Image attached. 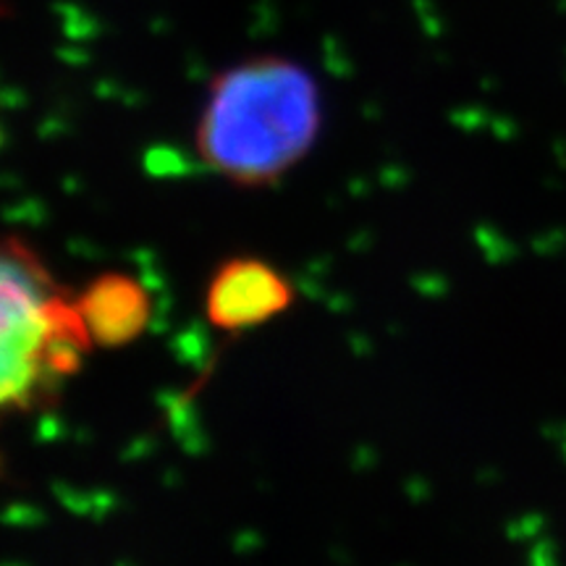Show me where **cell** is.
I'll return each instance as SVG.
<instances>
[{
	"mask_svg": "<svg viewBox=\"0 0 566 566\" xmlns=\"http://www.w3.org/2000/svg\"><path fill=\"white\" fill-rule=\"evenodd\" d=\"M323 129V92L304 63L252 55L208 84L195 147L205 168L233 187L279 184L313 153Z\"/></svg>",
	"mask_w": 566,
	"mask_h": 566,
	"instance_id": "1",
	"label": "cell"
},
{
	"mask_svg": "<svg viewBox=\"0 0 566 566\" xmlns=\"http://www.w3.org/2000/svg\"><path fill=\"white\" fill-rule=\"evenodd\" d=\"M92 349L76 294L30 244L0 239V420L51 405Z\"/></svg>",
	"mask_w": 566,
	"mask_h": 566,
	"instance_id": "2",
	"label": "cell"
},
{
	"mask_svg": "<svg viewBox=\"0 0 566 566\" xmlns=\"http://www.w3.org/2000/svg\"><path fill=\"white\" fill-rule=\"evenodd\" d=\"M296 300L294 283L263 258L223 260L205 289V317L212 328L226 334L260 328L292 307Z\"/></svg>",
	"mask_w": 566,
	"mask_h": 566,
	"instance_id": "3",
	"label": "cell"
},
{
	"mask_svg": "<svg viewBox=\"0 0 566 566\" xmlns=\"http://www.w3.org/2000/svg\"><path fill=\"white\" fill-rule=\"evenodd\" d=\"M82 323L92 344L122 349L145 334L153 317V300L145 283L129 273H101L76 292Z\"/></svg>",
	"mask_w": 566,
	"mask_h": 566,
	"instance_id": "4",
	"label": "cell"
}]
</instances>
